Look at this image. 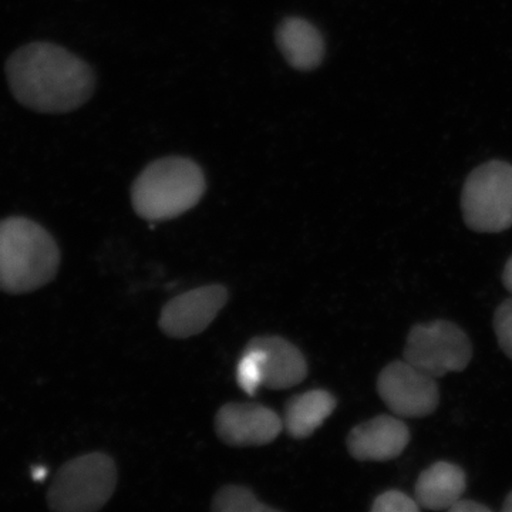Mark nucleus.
<instances>
[{
	"label": "nucleus",
	"instance_id": "obj_1",
	"mask_svg": "<svg viewBox=\"0 0 512 512\" xmlns=\"http://www.w3.org/2000/svg\"><path fill=\"white\" fill-rule=\"evenodd\" d=\"M13 97L37 113L77 110L93 96L96 77L84 60L49 42L19 47L6 62Z\"/></svg>",
	"mask_w": 512,
	"mask_h": 512
},
{
	"label": "nucleus",
	"instance_id": "obj_2",
	"mask_svg": "<svg viewBox=\"0 0 512 512\" xmlns=\"http://www.w3.org/2000/svg\"><path fill=\"white\" fill-rule=\"evenodd\" d=\"M55 239L42 225L23 217L0 221V289L6 293L36 291L59 269Z\"/></svg>",
	"mask_w": 512,
	"mask_h": 512
},
{
	"label": "nucleus",
	"instance_id": "obj_3",
	"mask_svg": "<svg viewBox=\"0 0 512 512\" xmlns=\"http://www.w3.org/2000/svg\"><path fill=\"white\" fill-rule=\"evenodd\" d=\"M205 178L200 165L183 157L154 161L131 188L134 211L143 220H174L200 202Z\"/></svg>",
	"mask_w": 512,
	"mask_h": 512
},
{
	"label": "nucleus",
	"instance_id": "obj_4",
	"mask_svg": "<svg viewBox=\"0 0 512 512\" xmlns=\"http://www.w3.org/2000/svg\"><path fill=\"white\" fill-rule=\"evenodd\" d=\"M116 484L113 458L103 453L86 454L60 468L47 501L52 510L59 512H93L107 504Z\"/></svg>",
	"mask_w": 512,
	"mask_h": 512
},
{
	"label": "nucleus",
	"instance_id": "obj_5",
	"mask_svg": "<svg viewBox=\"0 0 512 512\" xmlns=\"http://www.w3.org/2000/svg\"><path fill=\"white\" fill-rule=\"evenodd\" d=\"M468 228L497 234L512 227V164L488 161L468 175L461 194Z\"/></svg>",
	"mask_w": 512,
	"mask_h": 512
},
{
	"label": "nucleus",
	"instance_id": "obj_6",
	"mask_svg": "<svg viewBox=\"0 0 512 512\" xmlns=\"http://www.w3.org/2000/svg\"><path fill=\"white\" fill-rule=\"evenodd\" d=\"M471 357L473 345L466 332L448 320L414 325L404 346V360L433 377L463 372Z\"/></svg>",
	"mask_w": 512,
	"mask_h": 512
},
{
	"label": "nucleus",
	"instance_id": "obj_7",
	"mask_svg": "<svg viewBox=\"0 0 512 512\" xmlns=\"http://www.w3.org/2000/svg\"><path fill=\"white\" fill-rule=\"evenodd\" d=\"M377 392L396 416L419 419L436 412L440 404L439 384L433 376L407 360H396L377 377Z\"/></svg>",
	"mask_w": 512,
	"mask_h": 512
},
{
	"label": "nucleus",
	"instance_id": "obj_8",
	"mask_svg": "<svg viewBox=\"0 0 512 512\" xmlns=\"http://www.w3.org/2000/svg\"><path fill=\"white\" fill-rule=\"evenodd\" d=\"M228 301V291L221 285L200 286L181 293L164 306L161 330L174 339L200 335L214 322Z\"/></svg>",
	"mask_w": 512,
	"mask_h": 512
},
{
	"label": "nucleus",
	"instance_id": "obj_9",
	"mask_svg": "<svg viewBox=\"0 0 512 512\" xmlns=\"http://www.w3.org/2000/svg\"><path fill=\"white\" fill-rule=\"evenodd\" d=\"M218 437L229 446H265L284 430V420L256 403H228L215 416Z\"/></svg>",
	"mask_w": 512,
	"mask_h": 512
},
{
	"label": "nucleus",
	"instance_id": "obj_10",
	"mask_svg": "<svg viewBox=\"0 0 512 512\" xmlns=\"http://www.w3.org/2000/svg\"><path fill=\"white\" fill-rule=\"evenodd\" d=\"M410 443V430L397 417L377 416L350 431L348 450L357 461L394 460Z\"/></svg>",
	"mask_w": 512,
	"mask_h": 512
},
{
	"label": "nucleus",
	"instance_id": "obj_11",
	"mask_svg": "<svg viewBox=\"0 0 512 512\" xmlns=\"http://www.w3.org/2000/svg\"><path fill=\"white\" fill-rule=\"evenodd\" d=\"M247 349L258 355L262 366V386L271 390L291 389L308 375V363L301 350L279 336H259Z\"/></svg>",
	"mask_w": 512,
	"mask_h": 512
},
{
	"label": "nucleus",
	"instance_id": "obj_12",
	"mask_svg": "<svg viewBox=\"0 0 512 512\" xmlns=\"http://www.w3.org/2000/svg\"><path fill=\"white\" fill-rule=\"evenodd\" d=\"M276 43L286 62L295 69H316L325 57V40L311 22L302 18H288L276 30Z\"/></svg>",
	"mask_w": 512,
	"mask_h": 512
},
{
	"label": "nucleus",
	"instance_id": "obj_13",
	"mask_svg": "<svg viewBox=\"0 0 512 512\" xmlns=\"http://www.w3.org/2000/svg\"><path fill=\"white\" fill-rule=\"evenodd\" d=\"M467 487L463 468L448 461H439L424 470L416 483V501L431 511L450 510Z\"/></svg>",
	"mask_w": 512,
	"mask_h": 512
},
{
	"label": "nucleus",
	"instance_id": "obj_14",
	"mask_svg": "<svg viewBox=\"0 0 512 512\" xmlns=\"http://www.w3.org/2000/svg\"><path fill=\"white\" fill-rule=\"evenodd\" d=\"M335 396L326 390H309L292 397L285 407L284 429L293 439L311 437L336 409Z\"/></svg>",
	"mask_w": 512,
	"mask_h": 512
},
{
	"label": "nucleus",
	"instance_id": "obj_15",
	"mask_svg": "<svg viewBox=\"0 0 512 512\" xmlns=\"http://www.w3.org/2000/svg\"><path fill=\"white\" fill-rule=\"evenodd\" d=\"M212 510L217 512H272L275 508L262 504L255 494L242 485H225L212 500Z\"/></svg>",
	"mask_w": 512,
	"mask_h": 512
},
{
	"label": "nucleus",
	"instance_id": "obj_16",
	"mask_svg": "<svg viewBox=\"0 0 512 512\" xmlns=\"http://www.w3.org/2000/svg\"><path fill=\"white\" fill-rule=\"evenodd\" d=\"M237 380L239 387L248 396H255L259 387H262V366L258 355L245 348L244 355L239 359L237 367Z\"/></svg>",
	"mask_w": 512,
	"mask_h": 512
},
{
	"label": "nucleus",
	"instance_id": "obj_17",
	"mask_svg": "<svg viewBox=\"0 0 512 512\" xmlns=\"http://www.w3.org/2000/svg\"><path fill=\"white\" fill-rule=\"evenodd\" d=\"M494 332L498 345L505 355L512 360V298L498 306L494 315Z\"/></svg>",
	"mask_w": 512,
	"mask_h": 512
},
{
	"label": "nucleus",
	"instance_id": "obj_18",
	"mask_svg": "<svg viewBox=\"0 0 512 512\" xmlns=\"http://www.w3.org/2000/svg\"><path fill=\"white\" fill-rule=\"evenodd\" d=\"M420 505L402 491H386L376 498L373 512H417Z\"/></svg>",
	"mask_w": 512,
	"mask_h": 512
},
{
	"label": "nucleus",
	"instance_id": "obj_19",
	"mask_svg": "<svg viewBox=\"0 0 512 512\" xmlns=\"http://www.w3.org/2000/svg\"><path fill=\"white\" fill-rule=\"evenodd\" d=\"M451 512H488L490 508L483 504H478L473 500H458L456 504L451 505Z\"/></svg>",
	"mask_w": 512,
	"mask_h": 512
},
{
	"label": "nucleus",
	"instance_id": "obj_20",
	"mask_svg": "<svg viewBox=\"0 0 512 512\" xmlns=\"http://www.w3.org/2000/svg\"><path fill=\"white\" fill-rule=\"evenodd\" d=\"M503 282L507 291L512 295V258L508 259L503 272Z\"/></svg>",
	"mask_w": 512,
	"mask_h": 512
},
{
	"label": "nucleus",
	"instance_id": "obj_21",
	"mask_svg": "<svg viewBox=\"0 0 512 512\" xmlns=\"http://www.w3.org/2000/svg\"><path fill=\"white\" fill-rule=\"evenodd\" d=\"M47 474V471L45 468L36 467L35 470H33V480H43Z\"/></svg>",
	"mask_w": 512,
	"mask_h": 512
},
{
	"label": "nucleus",
	"instance_id": "obj_22",
	"mask_svg": "<svg viewBox=\"0 0 512 512\" xmlns=\"http://www.w3.org/2000/svg\"><path fill=\"white\" fill-rule=\"evenodd\" d=\"M503 511L512 512V491L510 494L507 495V498H505Z\"/></svg>",
	"mask_w": 512,
	"mask_h": 512
}]
</instances>
